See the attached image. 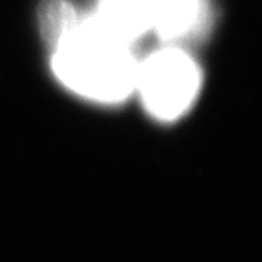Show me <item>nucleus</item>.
<instances>
[{
	"mask_svg": "<svg viewBox=\"0 0 262 262\" xmlns=\"http://www.w3.org/2000/svg\"><path fill=\"white\" fill-rule=\"evenodd\" d=\"M203 15L205 0H161L154 32L163 39L176 41L196 31Z\"/></svg>",
	"mask_w": 262,
	"mask_h": 262,
	"instance_id": "4",
	"label": "nucleus"
},
{
	"mask_svg": "<svg viewBox=\"0 0 262 262\" xmlns=\"http://www.w3.org/2000/svg\"><path fill=\"white\" fill-rule=\"evenodd\" d=\"M53 70L70 90L114 103L136 92L139 61L132 46L107 32L92 15L53 48Z\"/></svg>",
	"mask_w": 262,
	"mask_h": 262,
	"instance_id": "1",
	"label": "nucleus"
},
{
	"mask_svg": "<svg viewBox=\"0 0 262 262\" xmlns=\"http://www.w3.org/2000/svg\"><path fill=\"white\" fill-rule=\"evenodd\" d=\"M39 22L44 39L54 48L75 29L80 22V15L66 0H46L39 9Z\"/></svg>",
	"mask_w": 262,
	"mask_h": 262,
	"instance_id": "5",
	"label": "nucleus"
},
{
	"mask_svg": "<svg viewBox=\"0 0 262 262\" xmlns=\"http://www.w3.org/2000/svg\"><path fill=\"white\" fill-rule=\"evenodd\" d=\"M161 0H100L92 17L117 39L130 44L154 32Z\"/></svg>",
	"mask_w": 262,
	"mask_h": 262,
	"instance_id": "3",
	"label": "nucleus"
},
{
	"mask_svg": "<svg viewBox=\"0 0 262 262\" xmlns=\"http://www.w3.org/2000/svg\"><path fill=\"white\" fill-rule=\"evenodd\" d=\"M200 83L196 63L181 49L164 48L139 63L136 90L150 115L174 120L191 107Z\"/></svg>",
	"mask_w": 262,
	"mask_h": 262,
	"instance_id": "2",
	"label": "nucleus"
}]
</instances>
